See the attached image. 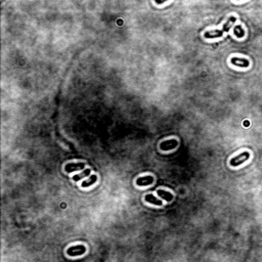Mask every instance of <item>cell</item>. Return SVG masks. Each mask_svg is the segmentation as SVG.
Segmentation results:
<instances>
[{
  "instance_id": "obj_1",
  "label": "cell",
  "mask_w": 262,
  "mask_h": 262,
  "mask_svg": "<svg viewBox=\"0 0 262 262\" xmlns=\"http://www.w3.org/2000/svg\"><path fill=\"white\" fill-rule=\"evenodd\" d=\"M237 21V18L236 17H229V19H227V22L225 23L222 27V29L220 30H213V31H208V32H206L204 34V37L207 39H213V38H218V37H221L222 35H223L225 32H227L229 31V29L232 28V26L234 22Z\"/></svg>"
},
{
  "instance_id": "obj_2",
  "label": "cell",
  "mask_w": 262,
  "mask_h": 262,
  "mask_svg": "<svg viewBox=\"0 0 262 262\" xmlns=\"http://www.w3.org/2000/svg\"><path fill=\"white\" fill-rule=\"evenodd\" d=\"M249 158H250L249 152H243L242 154L236 156V157H233L232 160H230V165L233 166V167L240 166L241 164H243L244 162L247 161Z\"/></svg>"
},
{
  "instance_id": "obj_3",
  "label": "cell",
  "mask_w": 262,
  "mask_h": 262,
  "mask_svg": "<svg viewBox=\"0 0 262 262\" xmlns=\"http://www.w3.org/2000/svg\"><path fill=\"white\" fill-rule=\"evenodd\" d=\"M86 251L85 246L83 245H77V246H72L67 250V254L69 256H79L84 254Z\"/></svg>"
},
{
  "instance_id": "obj_4",
  "label": "cell",
  "mask_w": 262,
  "mask_h": 262,
  "mask_svg": "<svg viewBox=\"0 0 262 262\" xmlns=\"http://www.w3.org/2000/svg\"><path fill=\"white\" fill-rule=\"evenodd\" d=\"M230 62H232L233 66H237V67H240V68H247L250 65L248 60H246V58H243V57H238V56L232 57Z\"/></svg>"
},
{
  "instance_id": "obj_5",
  "label": "cell",
  "mask_w": 262,
  "mask_h": 262,
  "mask_svg": "<svg viewBox=\"0 0 262 262\" xmlns=\"http://www.w3.org/2000/svg\"><path fill=\"white\" fill-rule=\"evenodd\" d=\"M177 146H178V142L176 139H169V140H166V142H163L160 144V147H161L162 151H170L175 148Z\"/></svg>"
},
{
  "instance_id": "obj_6",
  "label": "cell",
  "mask_w": 262,
  "mask_h": 262,
  "mask_svg": "<svg viewBox=\"0 0 262 262\" xmlns=\"http://www.w3.org/2000/svg\"><path fill=\"white\" fill-rule=\"evenodd\" d=\"M84 166H85L84 163H69L66 165L65 170H66V172H68V173H72L74 171L83 169Z\"/></svg>"
},
{
  "instance_id": "obj_7",
  "label": "cell",
  "mask_w": 262,
  "mask_h": 262,
  "mask_svg": "<svg viewBox=\"0 0 262 262\" xmlns=\"http://www.w3.org/2000/svg\"><path fill=\"white\" fill-rule=\"evenodd\" d=\"M154 182V177L152 176H142V177H138L136 179V184L143 186V185H151L152 183Z\"/></svg>"
},
{
  "instance_id": "obj_8",
  "label": "cell",
  "mask_w": 262,
  "mask_h": 262,
  "mask_svg": "<svg viewBox=\"0 0 262 262\" xmlns=\"http://www.w3.org/2000/svg\"><path fill=\"white\" fill-rule=\"evenodd\" d=\"M157 194H158L159 197H161L163 200H165L167 202H170V201H172V199H173V195H172V194L171 193H168V191H166V190H159L157 191Z\"/></svg>"
},
{
  "instance_id": "obj_9",
  "label": "cell",
  "mask_w": 262,
  "mask_h": 262,
  "mask_svg": "<svg viewBox=\"0 0 262 262\" xmlns=\"http://www.w3.org/2000/svg\"><path fill=\"white\" fill-rule=\"evenodd\" d=\"M146 201L148 202V203H152V204H154V205H157V206H162L163 205L162 201L158 200V199L156 197H154L152 195H146Z\"/></svg>"
},
{
  "instance_id": "obj_10",
  "label": "cell",
  "mask_w": 262,
  "mask_h": 262,
  "mask_svg": "<svg viewBox=\"0 0 262 262\" xmlns=\"http://www.w3.org/2000/svg\"><path fill=\"white\" fill-rule=\"evenodd\" d=\"M97 180V176L96 175H91L90 177H89L87 180H85L82 182V187H88V186H90L92 185L93 183H95Z\"/></svg>"
},
{
  "instance_id": "obj_11",
  "label": "cell",
  "mask_w": 262,
  "mask_h": 262,
  "mask_svg": "<svg viewBox=\"0 0 262 262\" xmlns=\"http://www.w3.org/2000/svg\"><path fill=\"white\" fill-rule=\"evenodd\" d=\"M90 173H91V170L90 169H86V170H84L83 172H82V173L75 175V176L73 177V180L74 181H78V180H80V179L84 178L86 176H88V175H90Z\"/></svg>"
},
{
  "instance_id": "obj_12",
  "label": "cell",
  "mask_w": 262,
  "mask_h": 262,
  "mask_svg": "<svg viewBox=\"0 0 262 262\" xmlns=\"http://www.w3.org/2000/svg\"><path fill=\"white\" fill-rule=\"evenodd\" d=\"M233 33L234 35L238 37V38H242V37H244V35H245V31L243 30V28H242L241 26H237L236 28H234L233 30Z\"/></svg>"
},
{
  "instance_id": "obj_13",
  "label": "cell",
  "mask_w": 262,
  "mask_h": 262,
  "mask_svg": "<svg viewBox=\"0 0 262 262\" xmlns=\"http://www.w3.org/2000/svg\"><path fill=\"white\" fill-rule=\"evenodd\" d=\"M244 125H245V126H249V122H248V121H246V122L244 123Z\"/></svg>"
}]
</instances>
